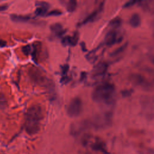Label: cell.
I'll return each mask as SVG.
<instances>
[{
	"label": "cell",
	"mask_w": 154,
	"mask_h": 154,
	"mask_svg": "<svg viewBox=\"0 0 154 154\" xmlns=\"http://www.w3.org/2000/svg\"><path fill=\"white\" fill-rule=\"evenodd\" d=\"M120 23H121V20L119 18H116V19H114L111 22H110L109 24L111 26L114 28H116L120 25Z\"/></svg>",
	"instance_id": "ffe728a7"
},
{
	"label": "cell",
	"mask_w": 154,
	"mask_h": 154,
	"mask_svg": "<svg viewBox=\"0 0 154 154\" xmlns=\"http://www.w3.org/2000/svg\"><path fill=\"white\" fill-rule=\"evenodd\" d=\"M82 111V102L78 97L73 98L69 102L67 108V113L70 117L79 116Z\"/></svg>",
	"instance_id": "5b68a950"
},
{
	"label": "cell",
	"mask_w": 154,
	"mask_h": 154,
	"mask_svg": "<svg viewBox=\"0 0 154 154\" xmlns=\"http://www.w3.org/2000/svg\"><path fill=\"white\" fill-rule=\"evenodd\" d=\"M129 23L131 26L134 28L139 26L141 23V19L140 16L137 13L133 14L129 19Z\"/></svg>",
	"instance_id": "7c38bea8"
},
{
	"label": "cell",
	"mask_w": 154,
	"mask_h": 154,
	"mask_svg": "<svg viewBox=\"0 0 154 154\" xmlns=\"http://www.w3.org/2000/svg\"><path fill=\"white\" fill-rule=\"evenodd\" d=\"M28 74L31 79L36 84L41 86L51 87L50 80L48 79L39 69L35 67H31L29 70Z\"/></svg>",
	"instance_id": "277c9868"
},
{
	"label": "cell",
	"mask_w": 154,
	"mask_h": 154,
	"mask_svg": "<svg viewBox=\"0 0 154 154\" xmlns=\"http://www.w3.org/2000/svg\"><path fill=\"white\" fill-rule=\"evenodd\" d=\"M62 14V12L59 10H52L48 12L46 16H58Z\"/></svg>",
	"instance_id": "ac0fdd59"
},
{
	"label": "cell",
	"mask_w": 154,
	"mask_h": 154,
	"mask_svg": "<svg viewBox=\"0 0 154 154\" xmlns=\"http://www.w3.org/2000/svg\"><path fill=\"white\" fill-rule=\"evenodd\" d=\"M22 51L23 52V53L26 55H28L29 54H32V48L30 45H26L25 46H23L22 48Z\"/></svg>",
	"instance_id": "e0dca14e"
},
{
	"label": "cell",
	"mask_w": 154,
	"mask_h": 154,
	"mask_svg": "<svg viewBox=\"0 0 154 154\" xmlns=\"http://www.w3.org/2000/svg\"><path fill=\"white\" fill-rule=\"evenodd\" d=\"M10 19L11 20L16 22H26L31 20V17L28 16L19 15V14H11Z\"/></svg>",
	"instance_id": "8fae6325"
},
{
	"label": "cell",
	"mask_w": 154,
	"mask_h": 154,
	"mask_svg": "<svg viewBox=\"0 0 154 154\" xmlns=\"http://www.w3.org/2000/svg\"><path fill=\"white\" fill-rule=\"evenodd\" d=\"M51 31L57 35H61L63 32V28L61 24L54 23L51 26Z\"/></svg>",
	"instance_id": "9a60e30c"
},
{
	"label": "cell",
	"mask_w": 154,
	"mask_h": 154,
	"mask_svg": "<svg viewBox=\"0 0 154 154\" xmlns=\"http://www.w3.org/2000/svg\"><path fill=\"white\" fill-rule=\"evenodd\" d=\"M142 113L148 119L154 120V96H144L140 100Z\"/></svg>",
	"instance_id": "3957f363"
},
{
	"label": "cell",
	"mask_w": 154,
	"mask_h": 154,
	"mask_svg": "<svg viewBox=\"0 0 154 154\" xmlns=\"http://www.w3.org/2000/svg\"><path fill=\"white\" fill-rule=\"evenodd\" d=\"M134 3H135V1H129V2H126V3L125 4V7H127L131 6V5H132Z\"/></svg>",
	"instance_id": "603a6c76"
},
{
	"label": "cell",
	"mask_w": 154,
	"mask_h": 154,
	"mask_svg": "<svg viewBox=\"0 0 154 154\" xmlns=\"http://www.w3.org/2000/svg\"><path fill=\"white\" fill-rule=\"evenodd\" d=\"M122 40V37L120 34L116 31L115 29H112L109 31L105 35V43L108 46H112L116 43L121 42Z\"/></svg>",
	"instance_id": "8992f818"
},
{
	"label": "cell",
	"mask_w": 154,
	"mask_h": 154,
	"mask_svg": "<svg viewBox=\"0 0 154 154\" xmlns=\"http://www.w3.org/2000/svg\"><path fill=\"white\" fill-rule=\"evenodd\" d=\"M42 118V109L39 105H34L29 107L25 116V129L26 133L29 135L38 133Z\"/></svg>",
	"instance_id": "6da1fadb"
},
{
	"label": "cell",
	"mask_w": 154,
	"mask_h": 154,
	"mask_svg": "<svg viewBox=\"0 0 154 154\" xmlns=\"http://www.w3.org/2000/svg\"><path fill=\"white\" fill-rule=\"evenodd\" d=\"M100 9L99 10H96L94 11H93L91 14H90V15H88L84 20L83 22H82V24H86L87 23H89V22H93L97 17V16L99 15V13H100Z\"/></svg>",
	"instance_id": "4fadbf2b"
},
{
	"label": "cell",
	"mask_w": 154,
	"mask_h": 154,
	"mask_svg": "<svg viewBox=\"0 0 154 154\" xmlns=\"http://www.w3.org/2000/svg\"><path fill=\"white\" fill-rule=\"evenodd\" d=\"M64 4L66 8L67 11L69 12H73L75 10L76 6H77V2L75 0H70L67 2L64 1Z\"/></svg>",
	"instance_id": "5bb4252c"
},
{
	"label": "cell",
	"mask_w": 154,
	"mask_h": 154,
	"mask_svg": "<svg viewBox=\"0 0 154 154\" xmlns=\"http://www.w3.org/2000/svg\"><path fill=\"white\" fill-rule=\"evenodd\" d=\"M115 93L114 86L110 83L105 82L95 87L92 92L91 97L97 103L109 105L114 101Z\"/></svg>",
	"instance_id": "7a4b0ae2"
},
{
	"label": "cell",
	"mask_w": 154,
	"mask_h": 154,
	"mask_svg": "<svg viewBox=\"0 0 154 154\" xmlns=\"http://www.w3.org/2000/svg\"><path fill=\"white\" fill-rule=\"evenodd\" d=\"M7 105V100L5 96L0 93V108H3Z\"/></svg>",
	"instance_id": "d6986e66"
},
{
	"label": "cell",
	"mask_w": 154,
	"mask_h": 154,
	"mask_svg": "<svg viewBox=\"0 0 154 154\" xmlns=\"http://www.w3.org/2000/svg\"><path fill=\"white\" fill-rule=\"evenodd\" d=\"M78 38H79L78 33L76 32L72 36H66L64 37L62 40V43L65 45L75 46L78 43Z\"/></svg>",
	"instance_id": "9c48e42d"
},
{
	"label": "cell",
	"mask_w": 154,
	"mask_h": 154,
	"mask_svg": "<svg viewBox=\"0 0 154 154\" xmlns=\"http://www.w3.org/2000/svg\"><path fill=\"white\" fill-rule=\"evenodd\" d=\"M132 78V81H134L135 84L140 85H142L143 84V85H144L145 79L143 77H141L140 75H134Z\"/></svg>",
	"instance_id": "2e32d148"
},
{
	"label": "cell",
	"mask_w": 154,
	"mask_h": 154,
	"mask_svg": "<svg viewBox=\"0 0 154 154\" xmlns=\"http://www.w3.org/2000/svg\"><path fill=\"white\" fill-rule=\"evenodd\" d=\"M140 6L143 10L151 14H154V0L141 1Z\"/></svg>",
	"instance_id": "30bf717a"
},
{
	"label": "cell",
	"mask_w": 154,
	"mask_h": 154,
	"mask_svg": "<svg viewBox=\"0 0 154 154\" xmlns=\"http://www.w3.org/2000/svg\"><path fill=\"white\" fill-rule=\"evenodd\" d=\"M7 45V43L5 41H4V40L0 38V48H3L4 46H5Z\"/></svg>",
	"instance_id": "7402d4cb"
},
{
	"label": "cell",
	"mask_w": 154,
	"mask_h": 154,
	"mask_svg": "<svg viewBox=\"0 0 154 154\" xmlns=\"http://www.w3.org/2000/svg\"><path fill=\"white\" fill-rule=\"evenodd\" d=\"M35 6L37 7L35 13L37 16H46L48 13V9L49 8V4L46 2H37L35 3Z\"/></svg>",
	"instance_id": "52a82bcc"
},
{
	"label": "cell",
	"mask_w": 154,
	"mask_h": 154,
	"mask_svg": "<svg viewBox=\"0 0 154 154\" xmlns=\"http://www.w3.org/2000/svg\"><path fill=\"white\" fill-rule=\"evenodd\" d=\"M107 64L104 62H100L96 64L93 70V74L94 76L103 75L107 70Z\"/></svg>",
	"instance_id": "ba28073f"
},
{
	"label": "cell",
	"mask_w": 154,
	"mask_h": 154,
	"mask_svg": "<svg viewBox=\"0 0 154 154\" xmlns=\"http://www.w3.org/2000/svg\"><path fill=\"white\" fill-rule=\"evenodd\" d=\"M8 8V5H7L6 4H4V5H0V11H5Z\"/></svg>",
	"instance_id": "44dd1931"
}]
</instances>
